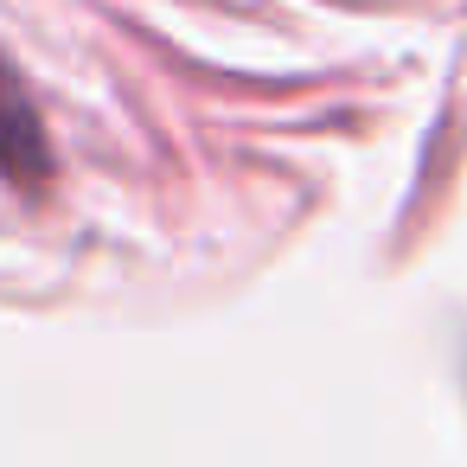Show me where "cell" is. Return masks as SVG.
Segmentation results:
<instances>
[{
  "label": "cell",
  "mask_w": 467,
  "mask_h": 467,
  "mask_svg": "<svg viewBox=\"0 0 467 467\" xmlns=\"http://www.w3.org/2000/svg\"><path fill=\"white\" fill-rule=\"evenodd\" d=\"M0 173L14 180H39L46 173V129L26 103V84L14 78V65L0 58Z\"/></svg>",
  "instance_id": "obj_1"
}]
</instances>
